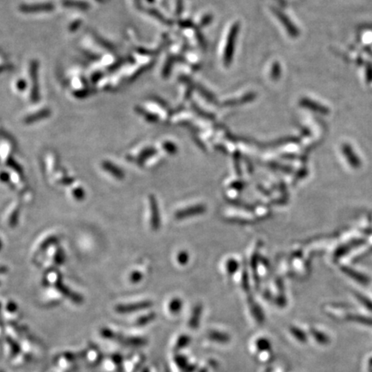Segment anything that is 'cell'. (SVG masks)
<instances>
[{"label":"cell","mask_w":372,"mask_h":372,"mask_svg":"<svg viewBox=\"0 0 372 372\" xmlns=\"http://www.w3.org/2000/svg\"><path fill=\"white\" fill-rule=\"evenodd\" d=\"M341 271H343L344 273H346V275H348L351 278L354 279L357 282L360 283L361 285H368L369 284L370 280H369V277L364 275V274L360 273L359 271H354L352 269H350L349 267H346V266H342Z\"/></svg>","instance_id":"cell-2"},{"label":"cell","mask_w":372,"mask_h":372,"mask_svg":"<svg viewBox=\"0 0 372 372\" xmlns=\"http://www.w3.org/2000/svg\"><path fill=\"white\" fill-rule=\"evenodd\" d=\"M146 306H147L146 303H141L136 304V305L119 306V307H117V309L120 312L136 311L140 308H146Z\"/></svg>","instance_id":"cell-9"},{"label":"cell","mask_w":372,"mask_h":372,"mask_svg":"<svg viewBox=\"0 0 372 372\" xmlns=\"http://www.w3.org/2000/svg\"><path fill=\"white\" fill-rule=\"evenodd\" d=\"M72 192H73L72 194L75 196V198H77V199L81 200L85 197V192H84V190L80 189V188L75 190Z\"/></svg>","instance_id":"cell-13"},{"label":"cell","mask_w":372,"mask_h":372,"mask_svg":"<svg viewBox=\"0 0 372 372\" xmlns=\"http://www.w3.org/2000/svg\"><path fill=\"white\" fill-rule=\"evenodd\" d=\"M343 152L344 154H346L347 160H348L349 163H350V165H351L352 168H359V166H360V165H361L360 160H359V159L357 158L356 155L352 153V151H351V149H350V147L346 146H344Z\"/></svg>","instance_id":"cell-6"},{"label":"cell","mask_w":372,"mask_h":372,"mask_svg":"<svg viewBox=\"0 0 372 372\" xmlns=\"http://www.w3.org/2000/svg\"><path fill=\"white\" fill-rule=\"evenodd\" d=\"M141 278V274L140 272H135L132 274L131 276V280L133 283L138 282L139 280Z\"/></svg>","instance_id":"cell-14"},{"label":"cell","mask_w":372,"mask_h":372,"mask_svg":"<svg viewBox=\"0 0 372 372\" xmlns=\"http://www.w3.org/2000/svg\"><path fill=\"white\" fill-rule=\"evenodd\" d=\"M102 168H104V170L107 171L108 173H110L115 178L122 179L124 177L123 172L118 166L114 165L113 163L104 161V162L102 163Z\"/></svg>","instance_id":"cell-4"},{"label":"cell","mask_w":372,"mask_h":372,"mask_svg":"<svg viewBox=\"0 0 372 372\" xmlns=\"http://www.w3.org/2000/svg\"><path fill=\"white\" fill-rule=\"evenodd\" d=\"M38 62L36 61H33L30 64V75L32 79L33 87L31 92V99L32 101L36 102L39 99V91H38Z\"/></svg>","instance_id":"cell-1"},{"label":"cell","mask_w":372,"mask_h":372,"mask_svg":"<svg viewBox=\"0 0 372 372\" xmlns=\"http://www.w3.org/2000/svg\"><path fill=\"white\" fill-rule=\"evenodd\" d=\"M49 115H50L49 109H44L43 111L38 112V113H35V114L31 115L29 117H27L26 119H25V122L26 123H32L34 122H38L39 120L47 118Z\"/></svg>","instance_id":"cell-7"},{"label":"cell","mask_w":372,"mask_h":372,"mask_svg":"<svg viewBox=\"0 0 372 372\" xmlns=\"http://www.w3.org/2000/svg\"><path fill=\"white\" fill-rule=\"evenodd\" d=\"M364 243V239H356L354 241L350 242L348 244L344 245L342 247H340L336 252H335V257L340 258L341 256H343L344 254L348 253L349 251L351 250V248L357 246H360V245Z\"/></svg>","instance_id":"cell-5"},{"label":"cell","mask_w":372,"mask_h":372,"mask_svg":"<svg viewBox=\"0 0 372 372\" xmlns=\"http://www.w3.org/2000/svg\"><path fill=\"white\" fill-rule=\"evenodd\" d=\"M53 10V6L52 4H38V5H32V6H20V11L23 12H38V11H49Z\"/></svg>","instance_id":"cell-3"},{"label":"cell","mask_w":372,"mask_h":372,"mask_svg":"<svg viewBox=\"0 0 372 372\" xmlns=\"http://www.w3.org/2000/svg\"><path fill=\"white\" fill-rule=\"evenodd\" d=\"M56 241H57V238H56V237H50L49 239L45 240V242H44V243H43V244L41 246V250H45V249H47V248H48V247H49V246H51V245L54 244Z\"/></svg>","instance_id":"cell-12"},{"label":"cell","mask_w":372,"mask_h":372,"mask_svg":"<svg viewBox=\"0 0 372 372\" xmlns=\"http://www.w3.org/2000/svg\"><path fill=\"white\" fill-rule=\"evenodd\" d=\"M150 202H151L152 211H153V214H154V215H153V225H154V228H156L158 224L157 206H156V202L154 201V198H152V199L150 200Z\"/></svg>","instance_id":"cell-10"},{"label":"cell","mask_w":372,"mask_h":372,"mask_svg":"<svg viewBox=\"0 0 372 372\" xmlns=\"http://www.w3.org/2000/svg\"><path fill=\"white\" fill-rule=\"evenodd\" d=\"M65 6H67L68 8H77L82 11H85L89 9V5L85 2H81V1H70V0H67L63 3Z\"/></svg>","instance_id":"cell-8"},{"label":"cell","mask_w":372,"mask_h":372,"mask_svg":"<svg viewBox=\"0 0 372 372\" xmlns=\"http://www.w3.org/2000/svg\"><path fill=\"white\" fill-rule=\"evenodd\" d=\"M356 296L367 308H369V310H371L372 311V303L368 298L365 297L364 295H362L361 294H356Z\"/></svg>","instance_id":"cell-11"},{"label":"cell","mask_w":372,"mask_h":372,"mask_svg":"<svg viewBox=\"0 0 372 372\" xmlns=\"http://www.w3.org/2000/svg\"><path fill=\"white\" fill-rule=\"evenodd\" d=\"M1 247H2V241H1V239H0V249H1Z\"/></svg>","instance_id":"cell-17"},{"label":"cell","mask_w":372,"mask_h":372,"mask_svg":"<svg viewBox=\"0 0 372 372\" xmlns=\"http://www.w3.org/2000/svg\"><path fill=\"white\" fill-rule=\"evenodd\" d=\"M0 179L5 182H7L9 180V175L7 173H2L0 174Z\"/></svg>","instance_id":"cell-15"},{"label":"cell","mask_w":372,"mask_h":372,"mask_svg":"<svg viewBox=\"0 0 372 372\" xmlns=\"http://www.w3.org/2000/svg\"><path fill=\"white\" fill-rule=\"evenodd\" d=\"M17 85H18L19 88H21V90H23L24 89V86H25V82H24V80H20V81H18V84H17Z\"/></svg>","instance_id":"cell-16"}]
</instances>
